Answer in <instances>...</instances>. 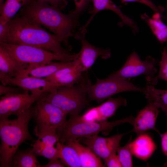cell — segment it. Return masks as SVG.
I'll return each instance as SVG.
<instances>
[{
    "label": "cell",
    "mask_w": 167,
    "mask_h": 167,
    "mask_svg": "<svg viewBox=\"0 0 167 167\" xmlns=\"http://www.w3.org/2000/svg\"><path fill=\"white\" fill-rule=\"evenodd\" d=\"M124 134H117L107 137H102L96 134L78 139L80 143L89 147L104 160L112 154L117 152Z\"/></svg>",
    "instance_id": "cell-13"
},
{
    "label": "cell",
    "mask_w": 167,
    "mask_h": 167,
    "mask_svg": "<svg viewBox=\"0 0 167 167\" xmlns=\"http://www.w3.org/2000/svg\"><path fill=\"white\" fill-rule=\"evenodd\" d=\"M74 60L71 62H51L45 65L30 69L28 68L20 76L28 75L40 78H46L61 69L74 65Z\"/></svg>",
    "instance_id": "cell-21"
},
{
    "label": "cell",
    "mask_w": 167,
    "mask_h": 167,
    "mask_svg": "<svg viewBox=\"0 0 167 167\" xmlns=\"http://www.w3.org/2000/svg\"><path fill=\"white\" fill-rule=\"evenodd\" d=\"M93 4V8L90 13L91 16L86 23L80 29L86 30V28L95 16L99 12L105 10H111L116 14L120 18L121 21L120 26L125 25L130 27L133 33L138 32V28L134 20L126 15L112 0H91Z\"/></svg>",
    "instance_id": "cell-16"
},
{
    "label": "cell",
    "mask_w": 167,
    "mask_h": 167,
    "mask_svg": "<svg viewBox=\"0 0 167 167\" xmlns=\"http://www.w3.org/2000/svg\"><path fill=\"white\" fill-rule=\"evenodd\" d=\"M126 100L122 97L116 98L110 97L108 100L98 106L100 114L104 121L114 115L120 106H126Z\"/></svg>",
    "instance_id": "cell-26"
},
{
    "label": "cell",
    "mask_w": 167,
    "mask_h": 167,
    "mask_svg": "<svg viewBox=\"0 0 167 167\" xmlns=\"http://www.w3.org/2000/svg\"><path fill=\"white\" fill-rule=\"evenodd\" d=\"M58 129L37 125L34 132L38 139L34 143L32 149L37 156L49 160L58 158V150L54 145L60 141Z\"/></svg>",
    "instance_id": "cell-12"
},
{
    "label": "cell",
    "mask_w": 167,
    "mask_h": 167,
    "mask_svg": "<svg viewBox=\"0 0 167 167\" xmlns=\"http://www.w3.org/2000/svg\"><path fill=\"white\" fill-rule=\"evenodd\" d=\"M86 32L79 30L75 35L76 39L80 40L82 47L78 57L74 60L75 66L82 72L89 69L98 57L106 59L111 56L109 49L98 48L89 43L85 38Z\"/></svg>",
    "instance_id": "cell-11"
},
{
    "label": "cell",
    "mask_w": 167,
    "mask_h": 167,
    "mask_svg": "<svg viewBox=\"0 0 167 167\" xmlns=\"http://www.w3.org/2000/svg\"><path fill=\"white\" fill-rule=\"evenodd\" d=\"M105 164L109 167H122V166L116 153L112 154L104 160Z\"/></svg>",
    "instance_id": "cell-33"
},
{
    "label": "cell",
    "mask_w": 167,
    "mask_h": 167,
    "mask_svg": "<svg viewBox=\"0 0 167 167\" xmlns=\"http://www.w3.org/2000/svg\"><path fill=\"white\" fill-rule=\"evenodd\" d=\"M66 145L70 146L76 150L79 156L81 167H104L101 158L89 147L81 144L78 139Z\"/></svg>",
    "instance_id": "cell-20"
},
{
    "label": "cell",
    "mask_w": 167,
    "mask_h": 167,
    "mask_svg": "<svg viewBox=\"0 0 167 167\" xmlns=\"http://www.w3.org/2000/svg\"><path fill=\"white\" fill-rule=\"evenodd\" d=\"M83 75L75 65L61 69L45 78L59 87L72 86L79 82Z\"/></svg>",
    "instance_id": "cell-19"
},
{
    "label": "cell",
    "mask_w": 167,
    "mask_h": 167,
    "mask_svg": "<svg viewBox=\"0 0 167 167\" xmlns=\"http://www.w3.org/2000/svg\"><path fill=\"white\" fill-rule=\"evenodd\" d=\"M163 17L162 14L157 12L155 13L152 18H150L146 14L141 16V18L148 24L161 44L167 41V25L162 20Z\"/></svg>",
    "instance_id": "cell-22"
},
{
    "label": "cell",
    "mask_w": 167,
    "mask_h": 167,
    "mask_svg": "<svg viewBox=\"0 0 167 167\" xmlns=\"http://www.w3.org/2000/svg\"><path fill=\"white\" fill-rule=\"evenodd\" d=\"M1 82L4 85L11 84L17 86L22 88L25 93H28L30 91L32 93L39 95L54 92L59 87L45 78L28 75L8 78Z\"/></svg>",
    "instance_id": "cell-14"
},
{
    "label": "cell",
    "mask_w": 167,
    "mask_h": 167,
    "mask_svg": "<svg viewBox=\"0 0 167 167\" xmlns=\"http://www.w3.org/2000/svg\"><path fill=\"white\" fill-rule=\"evenodd\" d=\"M87 89L88 99L100 103L114 95L122 92H137L144 94L146 87H138L128 80L107 78L104 79H97L96 82L93 84L88 79Z\"/></svg>",
    "instance_id": "cell-7"
},
{
    "label": "cell",
    "mask_w": 167,
    "mask_h": 167,
    "mask_svg": "<svg viewBox=\"0 0 167 167\" xmlns=\"http://www.w3.org/2000/svg\"><path fill=\"white\" fill-rule=\"evenodd\" d=\"M160 108L154 103L148 101L147 105L139 111L134 118L132 124V131L137 135L154 130L159 132L156 127Z\"/></svg>",
    "instance_id": "cell-15"
},
{
    "label": "cell",
    "mask_w": 167,
    "mask_h": 167,
    "mask_svg": "<svg viewBox=\"0 0 167 167\" xmlns=\"http://www.w3.org/2000/svg\"><path fill=\"white\" fill-rule=\"evenodd\" d=\"M68 120L74 122H104L97 106L89 109L82 116H70Z\"/></svg>",
    "instance_id": "cell-28"
},
{
    "label": "cell",
    "mask_w": 167,
    "mask_h": 167,
    "mask_svg": "<svg viewBox=\"0 0 167 167\" xmlns=\"http://www.w3.org/2000/svg\"><path fill=\"white\" fill-rule=\"evenodd\" d=\"M36 102L32 117L37 125L61 129L66 121L67 114L48 101L40 99Z\"/></svg>",
    "instance_id": "cell-10"
},
{
    "label": "cell",
    "mask_w": 167,
    "mask_h": 167,
    "mask_svg": "<svg viewBox=\"0 0 167 167\" xmlns=\"http://www.w3.org/2000/svg\"><path fill=\"white\" fill-rule=\"evenodd\" d=\"M33 111V108L31 106L15 119L0 120V167L12 166L13 157L19 146L26 140L32 139L28 125Z\"/></svg>",
    "instance_id": "cell-3"
},
{
    "label": "cell",
    "mask_w": 167,
    "mask_h": 167,
    "mask_svg": "<svg viewBox=\"0 0 167 167\" xmlns=\"http://www.w3.org/2000/svg\"><path fill=\"white\" fill-rule=\"evenodd\" d=\"M4 3V0H0V6Z\"/></svg>",
    "instance_id": "cell-40"
},
{
    "label": "cell",
    "mask_w": 167,
    "mask_h": 167,
    "mask_svg": "<svg viewBox=\"0 0 167 167\" xmlns=\"http://www.w3.org/2000/svg\"><path fill=\"white\" fill-rule=\"evenodd\" d=\"M75 9L71 12L79 17V15L87 8L91 0H74Z\"/></svg>",
    "instance_id": "cell-32"
},
{
    "label": "cell",
    "mask_w": 167,
    "mask_h": 167,
    "mask_svg": "<svg viewBox=\"0 0 167 167\" xmlns=\"http://www.w3.org/2000/svg\"><path fill=\"white\" fill-rule=\"evenodd\" d=\"M130 146L133 155L144 161L151 157L157 147L152 137L146 133L138 135L131 141Z\"/></svg>",
    "instance_id": "cell-18"
},
{
    "label": "cell",
    "mask_w": 167,
    "mask_h": 167,
    "mask_svg": "<svg viewBox=\"0 0 167 167\" xmlns=\"http://www.w3.org/2000/svg\"><path fill=\"white\" fill-rule=\"evenodd\" d=\"M88 79L83 76L74 85L60 87L55 92L49 93L41 99L51 103L70 116L79 115L88 104L87 97Z\"/></svg>",
    "instance_id": "cell-4"
},
{
    "label": "cell",
    "mask_w": 167,
    "mask_h": 167,
    "mask_svg": "<svg viewBox=\"0 0 167 167\" xmlns=\"http://www.w3.org/2000/svg\"><path fill=\"white\" fill-rule=\"evenodd\" d=\"M8 23L9 33L4 43L34 46L58 54H70L62 47L61 43H64L62 38L50 34L26 16L11 19Z\"/></svg>",
    "instance_id": "cell-1"
},
{
    "label": "cell",
    "mask_w": 167,
    "mask_h": 167,
    "mask_svg": "<svg viewBox=\"0 0 167 167\" xmlns=\"http://www.w3.org/2000/svg\"><path fill=\"white\" fill-rule=\"evenodd\" d=\"M29 66L18 61L5 49L0 46L1 82L7 78L20 76Z\"/></svg>",
    "instance_id": "cell-17"
},
{
    "label": "cell",
    "mask_w": 167,
    "mask_h": 167,
    "mask_svg": "<svg viewBox=\"0 0 167 167\" xmlns=\"http://www.w3.org/2000/svg\"><path fill=\"white\" fill-rule=\"evenodd\" d=\"M162 57L159 62V70L158 75L155 77L157 80L162 79L167 81V52L165 47L162 53Z\"/></svg>",
    "instance_id": "cell-30"
},
{
    "label": "cell",
    "mask_w": 167,
    "mask_h": 167,
    "mask_svg": "<svg viewBox=\"0 0 167 167\" xmlns=\"http://www.w3.org/2000/svg\"><path fill=\"white\" fill-rule=\"evenodd\" d=\"M0 46L5 49L19 62L29 65V69L45 65L54 60L72 61L76 59L79 55V53L58 54L42 48L27 45L0 42Z\"/></svg>",
    "instance_id": "cell-5"
},
{
    "label": "cell",
    "mask_w": 167,
    "mask_h": 167,
    "mask_svg": "<svg viewBox=\"0 0 167 167\" xmlns=\"http://www.w3.org/2000/svg\"><path fill=\"white\" fill-rule=\"evenodd\" d=\"M30 0H22L24 6L29 2Z\"/></svg>",
    "instance_id": "cell-39"
},
{
    "label": "cell",
    "mask_w": 167,
    "mask_h": 167,
    "mask_svg": "<svg viewBox=\"0 0 167 167\" xmlns=\"http://www.w3.org/2000/svg\"><path fill=\"white\" fill-rule=\"evenodd\" d=\"M24 6V16L46 28L70 47L67 39L73 35V30L79 26L78 17L71 12L68 15L64 14L58 8L36 0H31Z\"/></svg>",
    "instance_id": "cell-2"
},
{
    "label": "cell",
    "mask_w": 167,
    "mask_h": 167,
    "mask_svg": "<svg viewBox=\"0 0 167 167\" xmlns=\"http://www.w3.org/2000/svg\"><path fill=\"white\" fill-rule=\"evenodd\" d=\"M2 84L0 85V95L6 94L8 93H25L24 91L21 88H15L7 87Z\"/></svg>",
    "instance_id": "cell-34"
},
{
    "label": "cell",
    "mask_w": 167,
    "mask_h": 167,
    "mask_svg": "<svg viewBox=\"0 0 167 167\" xmlns=\"http://www.w3.org/2000/svg\"><path fill=\"white\" fill-rule=\"evenodd\" d=\"M157 61L150 56L144 61L142 60L135 52L132 53L126 62L118 70L109 75L107 78L119 80H126L141 75L146 79H152L157 72Z\"/></svg>",
    "instance_id": "cell-8"
},
{
    "label": "cell",
    "mask_w": 167,
    "mask_h": 167,
    "mask_svg": "<svg viewBox=\"0 0 167 167\" xmlns=\"http://www.w3.org/2000/svg\"><path fill=\"white\" fill-rule=\"evenodd\" d=\"M134 117H129L112 122H74L66 121L63 127L57 130V133L62 143H67L83 137L98 134L102 132L107 135L114 126L129 123L132 125Z\"/></svg>",
    "instance_id": "cell-6"
},
{
    "label": "cell",
    "mask_w": 167,
    "mask_h": 167,
    "mask_svg": "<svg viewBox=\"0 0 167 167\" xmlns=\"http://www.w3.org/2000/svg\"><path fill=\"white\" fill-rule=\"evenodd\" d=\"M9 25L8 22L5 24L0 23V42H5L9 33Z\"/></svg>",
    "instance_id": "cell-35"
},
{
    "label": "cell",
    "mask_w": 167,
    "mask_h": 167,
    "mask_svg": "<svg viewBox=\"0 0 167 167\" xmlns=\"http://www.w3.org/2000/svg\"><path fill=\"white\" fill-rule=\"evenodd\" d=\"M144 95L148 101L153 102L167 116V90L157 89L155 86L147 84Z\"/></svg>",
    "instance_id": "cell-25"
},
{
    "label": "cell",
    "mask_w": 167,
    "mask_h": 167,
    "mask_svg": "<svg viewBox=\"0 0 167 167\" xmlns=\"http://www.w3.org/2000/svg\"><path fill=\"white\" fill-rule=\"evenodd\" d=\"M39 1L47 3L60 10L65 8L67 4L66 0H36Z\"/></svg>",
    "instance_id": "cell-36"
},
{
    "label": "cell",
    "mask_w": 167,
    "mask_h": 167,
    "mask_svg": "<svg viewBox=\"0 0 167 167\" xmlns=\"http://www.w3.org/2000/svg\"><path fill=\"white\" fill-rule=\"evenodd\" d=\"M36 154L32 149L17 150L14 156L12 166L14 167H40Z\"/></svg>",
    "instance_id": "cell-24"
},
{
    "label": "cell",
    "mask_w": 167,
    "mask_h": 167,
    "mask_svg": "<svg viewBox=\"0 0 167 167\" xmlns=\"http://www.w3.org/2000/svg\"><path fill=\"white\" fill-rule=\"evenodd\" d=\"M48 93L40 95L25 93L4 95L0 97V120L8 119L12 115L17 116Z\"/></svg>",
    "instance_id": "cell-9"
},
{
    "label": "cell",
    "mask_w": 167,
    "mask_h": 167,
    "mask_svg": "<svg viewBox=\"0 0 167 167\" xmlns=\"http://www.w3.org/2000/svg\"><path fill=\"white\" fill-rule=\"evenodd\" d=\"M161 144L163 154L167 156V131L161 135Z\"/></svg>",
    "instance_id": "cell-38"
},
{
    "label": "cell",
    "mask_w": 167,
    "mask_h": 167,
    "mask_svg": "<svg viewBox=\"0 0 167 167\" xmlns=\"http://www.w3.org/2000/svg\"><path fill=\"white\" fill-rule=\"evenodd\" d=\"M58 158L65 165L69 167H80L81 165L78 154L72 147L61 143L56 144Z\"/></svg>",
    "instance_id": "cell-23"
},
{
    "label": "cell",
    "mask_w": 167,
    "mask_h": 167,
    "mask_svg": "<svg viewBox=\"0 0 167 167\" xmlns=\"http://www.w3.org/2000/svg\"><path fill=\"white\" fill-rule=\"evenodd\" d=\"M65 165L60 160L56 158L49 160L48 163L45 165H40V167H64Z\"/></svg>",
    "instance_id": "cell-37"
},
{
    "label": "cell",
    "mask_w": 167,
    "mask_h": 167,
    "mask_svg": "<svg viewBox=\"0 0 167 167\" xmlns=\"http://www.w3.org/2000/svg\"><path fill=\"white\" fill-rule=\"evenodd\" d=\"M23 6L22 0H6L0 6V23H8Z\"/></svg>",
    "instance_id": "cell-27"
},
{
    "label": "cell",
    "mask_w": 167,
    "mask_h": 167,
    "mask_svg": "<svg viewBox=\"0 0 167 167\" xmlns=\"http://www.w3.org/2000/svg\"><path fill=\"white\" fill-rule=\"evenodd\" d=\"M131 141L132 138L131 137L125 145L123 147L120 146L117 150V152L122 167H131L133 166L132 160L133 154L130 146Z\"/></svg>",
    "instance_id": "cell-29"
},
{
    "label": "cell",
    "mask_w": 167,
    "mask_h": 167,
    "mask_svg": "<svg viewBox=\"0 0 167 167\" xmlns=\"http://www.w3.org/2000/svg\"><path fill=\"white\" fill-rule=\"evenodd\" d=\"M122 4L129 2H136L144 4L149 7L155 13H159L163 14L165 11V8L162 6H156L151 0H121Z\"/></svg>",
    "instance_id": "cell-31"
}]
</instances>
